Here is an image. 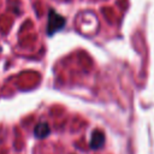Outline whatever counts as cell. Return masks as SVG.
Here are the masks:
<instances>
[{
    "label": "cell",
    "mask_w": 154,
    "mask_h": 154,
    "mask_svg": "<svg viewBox=\"0 0 154 154\" xmlns=\"http://www.w3.org/2000/svg\"><path fill=\"white\" fill-rule=\"evenodd\" d=\"M49 131H51V129H49L48 123L41 122V123H38V124L35 126V129H34V135H35L37 138H45V137L49 134Z\"/></svg>",
    "instance_id": "2"
},
{
    "label": "cell",
    "mask_w": 154,
    "mask_h": 154,
    "mask_svg": "<svg viewBox=\"0 0 154 154\" xmlns=\"http://www.w3.org/2000/svg\"><path fill=\"white\" fill-rule=\"evenodd\" d=\"M65 25V18L58 14L54 10H49L48 14V23H47V34L49 36L54 35L57 31L63 29Z\"/></svg>",
    "instance_id": "1"
},
{
    "label": "cell",
    "mask_w": 154,
    "mask_h": 154,
    "mask_svg": "<svg viewBox=\"0 0 154 154\" xmlns=\"http://www.w3.org/2000/svg\"><path fill=\"white\" fill-rule=\"evenodd\" d=\"M103 141H105V137H103L102 132L101 131H94L91 135V140H90V147L93 149L100 148L103 144Z\"/></svg>",
    "instance_id": "3"
}]
</instances>
